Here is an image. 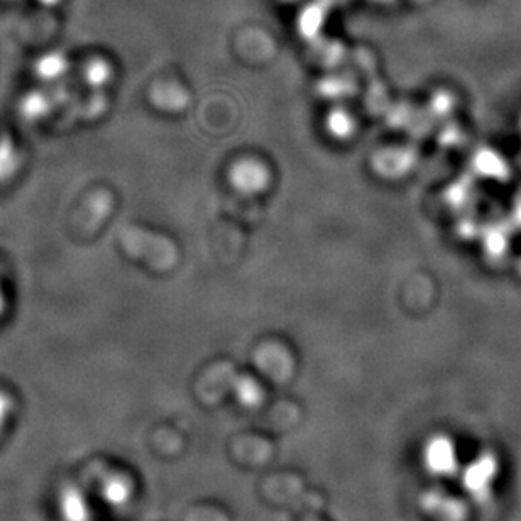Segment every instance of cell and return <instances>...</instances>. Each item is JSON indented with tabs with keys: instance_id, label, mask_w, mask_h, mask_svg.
<instances>
[{
	"instance_id": "8992f818",
	"label": "cell",
	"mask_w": 521,
	"mask_h": 521,
	"mask_svg": "<svg viewBox=\"0 0 521 521\" xmlns=\"http://www.w3.org/2000/svg\"><path fill=\"white\" fill-rule=\"evenodd\" d=\"M329 127L335 136H346L347 132L351 131V121L346 114L335 112L329 119Z\"/></svg>"
},
{
	"instance_id": "6da1fadb",
	"label": "cell",
	"mask_w": 521,
	"mask_h": 521,
	"mask_svg": "<svg viewBox=\"0 0 521 521\" xmlns=\"http://www.w3.org/2000/svg\"><path fill=\"white\" fill-rule=\"evenodd\" d=\"M496 474H498V459L491 452H484L464 469L462 486L472 500L484 503L491 498Z\"/></svg>"
},
{
	"instance_id": "277c9868",
	"label": "cell",
	"mask_w": 521,
	"mask_h": 521,
	"mask_svg": "<svg viewBox=\"0 0 521 521\" xmlns=\"http://www.w3.org/2000/svg\"><path fill=\"white\" fill-rule=\"evenodd\" d=\"M63 515H65L68 521L87 520V506H85V501H83L80 494L72 491V493H66L65 496H63Z\"/></svg>"
},
{
	"instance_id": "7a4b0ae2",
	"label": "cell",
	"mask_w": 521,
	"mask_h": 521,
	"mask_svg": "<svg viewBox=\"0 0 521 521\" xmlns=\"http://www.w3.org/2000/svg\"><path fill=\"white\" fill-rule=\"evenodd\" d=\"M423 466L437 478H450L459 471L456 445L447 435L437 434L423 445Z\"/></svg>"
},
{
	"instance_id": "3957f363",
	"label": "cell",
	"mask_w": 521,
	"mask_h": 521,
	"mask_svg": "<svg viewBox=\"0 0 521 521\" xmlns=\"http://www.w3.org/2000/svg\"><path fill=\"white\" fill-rule=\"evenodd\" d=\"M234 183L242 190L253 192V190L264 187L266 173L261 166L253 165V163L247 165L246 163V165H241L234 171Z\"/></svg>"
},
{
	"instance_id": "5b68a950",
	"label": "cell",
	"mask_w": 521,
	"mask_h": 521,
	"mask_svg": "<svg viewBox=\"0 0 521 521\" xmlns=\"http://www.w3.org/2000/svg\"><path fill=\"white\" fill-rule=\"evenodd\" d=\"M104 493L112 505H122L129 498V486L124 479H112L105 484Z\"/></svg>"
}]
</instances>
